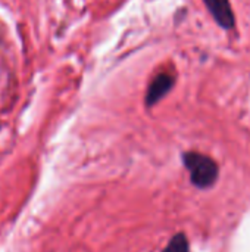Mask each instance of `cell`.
<instances>
[{
    "label": "cell",
    "instance_id": "obj_1",
    "mask_svg": "<svg viewBox=\"0 0 250 252\" xmlns=\"http://www.w3.org/2000/svg\"><path fill=\"white\" fill-rule=\"evenodd\" d=\"M183 164L190 174V182L194 188L206 190L211 189L220 177V167L215 159L200 152H184L181 155Z\"/></svg>",
    "mask_w": 250,
    "mask_h": 252
},
{
    "label": "cell",
    "instance_id": "obj_2",
    "mask_svg": "<svg viewBox=\"0 0 250 252\" xmlns=\"http://www.w3.org/2000/svg\"><path fill=\"white\" fill-rule=\"evenodd\" d=\"M175 84V77L169 72H161L158 74L152 83L149 84L147 87V92H146V99H144V103L147 108H152L155 106L158 102H161L174 87Z\"/></svg>",
    "mask_w": 250,
    "mask_h": 252
},
{
    "label": "cell",
    "instance_id": "obj_3",
    "mask_svg": "<svg viewBox=\"0 0 250 252\" xmlns=\"http://www.w3.org/2000/svg\"><path fill=\"white\" fill-rule=\"evenodd\" d=\"M208 12L222 30H231L236 25V16L230 0H203Z\"/></svg>",
    "mask_w": 250,
    "mask_h": 252
},
{
    "label": "cell",
    "instance_id": "obj_4",
    "mask_svg": "<svg viewBox=\"0 0 250 252\" xmlns=\"http://www.w3.org/2000/svg\"><path fill=\"white\" fill-rule=\"evenodd\" d=\"M162 252H190V244L186 233L180 232L174 235Z\"/></svg>",
    "mask_w": 250,
    "mask_h": 252
}]
</instances>
